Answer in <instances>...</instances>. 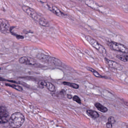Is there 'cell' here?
<instances>
[{"instance_id":"cell-20","label":"cell","mask_w":128,"mask_h":128,"mask_svg":"<svg viewBox=\"0 0 128 128\" xmlns=\"http://www.w3.org/2000/svg\"><path fill=\"white\" fill-rule=\"evenodd\" d=\"M108 121L109 122H110V123L112 124H114L116 122V120H115V118H114V117L112 116H110V117L108 118Z\"/></svg>"},{"instance_id":"cell-8","label":"cell","mask_w":128,"mask_h":128,"mask_svg":"<svg viewBox=\"0 0 128 128\" xmlns=\"http://www.w3.org/2000/svg\"><path fill=\"white\" fill-rule=\"evenodd\" d=\"M18 62L21 64L29 65H34L36 63V62L34 59L27 56H23L19 58Z\"/></svg>"},{"instance_id":"cell-4","label":"cell","mask_w":128,"mask_h":128,"mask_svg":"<svg viewBox=\"0 0 128 128\" xmlns=\"http://www.w3.org/2000/svg\"><path fill=\"white\" fill-rule=\"evenodd\" d=\"M85 39L93 47L97 50L99 52L103 55L106 53V50L105 47L100 44L95 39L89 35L86 36Z\"/></svg>"},{"instance_id":"cell-10","label":"cell","mask_w":128,"mask_h":128,"mask_svg":"<svg viewBox=\"0 0 128 128\" xmlns=\"http://www.w3.org/2000/svg\"><path fill=\"white\" fill-rule=\"evenodd\" d=\"M105 61L106 62L107 64L110 67L112 68L115 69L119 70L121 68V65L117 62L114 61H111L107 58H105Z\"/></svg>"},{"instance_id":"cell-6","label":"cell","mask_w":128,"mask_h":128,"mask_svg":"<svg viewBox=\"0 0 128 128\" xmlns=\"http://www.w3.org/2000/svg\"><path fill=\"white\" fill-rule=\"evenodd\" d=\"M0 123L5 124L9 121V114L5 107L3 106L0 107Z\"/></svg>"},{"instance_id":"cell-18","label":"cell","mask_w":128,"mask_h":128,"mask_svg":"<svg viewBox=\"0 0 128 128\" xmlns=\"http://www.w3.org/2000/svg\"><path fill=\"white\" fill-rule=\"evenodd\" d=\"M46 82L43 81H40L38 83V87L40 88L43 89L46 86Z\"/></svg>"},{"instance_id":"cell-14","label":"cell","mask_w":128,"mask_h":128,"mask_svg":"<svg viewBox=\"0 0 128 128\" xmlns=\"http://www.w3.org/2000/svg\"><path fill=\"white\" fill-rule=\"evenodd\" d=\"M5 85L8 87H12L13 88L19 91H23L22 87L20 86H18L17 85H14V84H11L9 83H6L5 84Z\"/></svg>"},{"instance_id":"cell-11","label":"cell","mask_w":128,"mask_h":128,"mask_svg":"<svg viewBox=\"0 0 128 128\" xmlns=\"http://www.w3.org/2000/svg\"><path fill=\"white\" fill-rule=\"evenodd\" d=\"M87 115L92 118L96 119L99 116V114L97 112L92 110H87Z\"/></svg>"},{"instance_id":"cell-22","label":"cell","mask_w":128,"mask_h":128,"mask_svg":"<svg viewBox=\"0 0 128 128\" xmlns=\"http://www.w3.org/2000/svg\"><path fill=\"white\" fill-rule=\"evenodd\" d=\"M14 35L16 36V37L17 39H23L24 38L23 36L22 35H17V34H14Z\"/></svg>"},{"instance_id":"cell-19","label":"cell","mask_w":128,"mask_h":128,"mask_svg":"<svg viewBox=\"0 0 128 128\" xmlns=\"http://www.w3.org/2000/svg\"><path fill=\"white\" fill-rule=\"evenodd\" d=\"M73 100L74 101H75L76 102H77V103H79V104H81V99H80L79 97L77 96V95H75L73 97Z\"/></svg>"},{"instance_id":"cell-15","label":"cell","mask_w":128,"mask_h":128,"mask_svg":"<svg viewBox=\"0 0 128 128\" xmlns=\"http://www.w3.org/2000/svg\"><path fill=\"white\" fill-rule=\"evenodd\" d=\"M116 58L122 61L126 62L128 61V55H116Z\"/></svg>"},{"instance_id":"cell-24","label":"cell","mask_w":128,"mask_h":128,"mask_svg":"<svg viewBox=\"0 0 128 128\" xmlns=\"http://www.w3.org/2000/svg\"><path fill=\"white\" fill-rule=\"evenodd\" d=\"M125 105H126L127 106H128V102H125Z\"/></svg>"},{"instance_id":"cell-5","label":"cell","mask_w":128,"mask_h":128,"mask_svg":"<svg viewBox=\"0 0 128 128\" xmlns=\"http://www.w3.org/2000/svg\"><path fill=\"white\" fill-rule=\"evenodd\" d=\"M107 44L112 50L128 53V48L123 44L114 41L108 42H107Z\"/></svg>"},{"instance_id":"cell-23","label":"cell","mask_w":128,"mask_h":128,"mask_svg":"<svg viewBox=\"0 0 128 128\" xmlns=\"http://www.w3.org/2000/svg\"><path fill=\"white\" fill-rule=\"evenodd\" d=\"M67 97L68 99H71L72 98V95L70 94H68L67 95Z\"/></svg>"},{"instance_id":"cell-21","label":"cell","mask_w":128,"mask_h":128,"mask_svg":"<svg viewBox=\"0 0 128 128\" xmlns=\"http://www.w3.org/2000/svg\"><path fill=\"white\" fill-rule=\"evenodd\" d=\"M106 126L107 128H112V124L108 122L106 123Z\"/></svg>"},{"instance_id":"cell-7","label":"cell","mask_w":128,"mask_h":128,"mask_svg":"<svg viewBox=\"0 0 128 128\" xmlns=\"http://www.w3.org/2000/svg\"><path fill=\"white\" fill-rule=\"evenodd\" d=\"M0 28L2 33L6 34L10 31V26L9 22L4 18L0 19Z\"/></svg>"},{"instance_id":"cell-1","label":"cell","mask_w":128,"mask_h":128,"mask_svg":"<svg viewBox=\"0 0 128 128\" xmlns=\"http://www.w3.org/2000/svg\"><path fill=\"white\" fill-rule=\"evenodd\" d=\"M22 8L24 12L40 25L44 27H47L49 25V23L45 18L39 15L32 8L25 5L23 6Z\"/></svg>"},{"instance_id":"cell-12","label":"cell","mask_w":128,"mask_h":128,"mask_svg":"<svg viewBox=\"0 0 128 128\" xmlns=\"http://www.w3.org/2000/svg\"><path fill=\"white\" fill-rule=\"evenodd\" d=\"M95 106L97 108V109L99 111L102 112L103 113H106L107 112L108 109L106 107L102 105L99 103H95Z\"/></svg>"},{"instance_id":"cell-16","label":"cell","mask_w":128,"mask_h":128,"mask_svg":"<svg viewBox=\"0 0 128 128\" xmlns=\"http://www.w3.org/2000/svg\"><path fill=\"white\" fill-rule=\"evenodd\" d=\"M46 87L51 92H54L55 91V87L52 83L50 82H46Z\"/></svg>"},{"instance_id":"cell-13","label":"cell","mask_w":128,"mask_h":128,"mask_svg":"<svg viewBox=\"0 0 128 128\" xmlns=\"http://www.w3.org/2000/svg\"><path fill=\"white\" fill-rule=\"evenodd\" d=\"M87 68L88 70H89L91 72H92L94 76H95L96 77H99V78H104L105 77L104 76L101 75L96 70H94L92 69L91 68L87 67Z\"/></svg>"},{"instance_id":"cell-2","label":"cell","mask_w":128,"mask_h":128,"mask_svg":"<svg viewBox=\"0 0 128 128\" xmlns=\"http://www.w3.org/2000/svg\"><path fill=\"white\" fill-rule=\"evenodd\" d=\"M9 124L12 128H18L23 124L24 117L23 115L19 112L12 114L9 119Z\"/></svg>"},{"instance_id":"cell-9","label":"cell","mask_w":128,"mask_h":128,"mask_svg":"<svg viewBox=\"0 0 128 128\" xmlns=\"http://www.w3.org/2000/svg\"><path fill=\"white\" fill-rule=\"evenodd\" d=\"M48 10H49L51 12H52L56 15L59 17L63 16L65 15L55 5L52 4H47L46 5Z\"/></svg>"},{"instance_id":"cell-3","label":"cell","mask_w":128,"mask_h":128,"mask_svg":"<svg viewBox=\"0 0 128 128\" xmlns=\"http://www.w3.org/2000/svg\"><path fill=\"white\" fill-rule=\"evenodd\" d=\"M36 58L40 61L55 66L61 67L62 65V62L59 59L44 54H38L36 56Z\"/></svg>"},{"instance_id":"cell-17","label":"cell","mask_w":128,"mask_h":128,"mask_svg":"<svg viewBox=\"0 0 128 128\" xmlns=\"http://www.w3.org/2000/svg\"><path fill=\"white\" fill-rule=\"evenodd\" d=\"M63 84H64V85H67V86H69V87H73V88L76 89H78L79 87V85L76 84V83H71L70 82L64 81V82H63Z\"/></svg>"}]
</instances>
